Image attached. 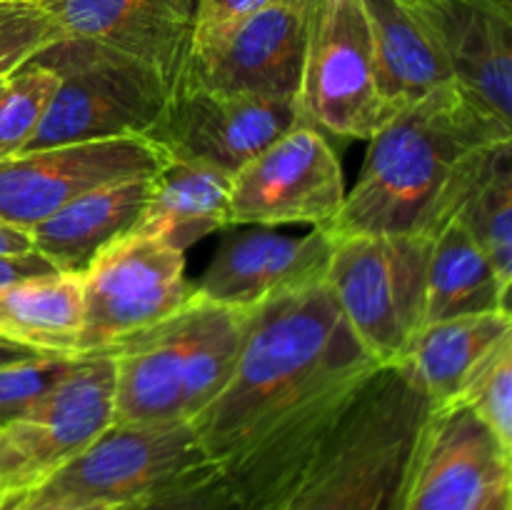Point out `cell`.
<instances>
[{"label":"cell","instance_id":"4","mask_svg":"<svg viewBox=\"0 0 512 510\" xmlns=\"http://www.w3.org/2000/svg\"><path fill=\"white\" fill-rule=\"evenodd\" d=\"M33 60L53 70L58 85L20 153L143 138L170 98V85L153 68L93 40L63 35Z\"/></svg>","mask_w":512,"mask_h":510},{"label":"cell","instance_id":"8","mask_svg":"<svg viewBox=\"0 0 512 510\" xmlns=\"http://www.w3.org/2000/svg\"><path fill=\"white\" fill-rule=\"evenodd\" d=\"M83 328L78 355L103 353L130 335L163 323L193 295L185 253L148 233H130L80 275Z\"/></svg>","mask_w":512,"mask_h":510},{"label":"cell","instance_id":"37","mask_svg":"<svg viewBox=\"0 0 512 510\" xmlns=\"http://www.w3.org/2000/svg\"><path fill=\"white\" fill-rule=\"evenodd\" d=\"M28 510H123L113 505H45V508H28Z\"/></svg>","mask_w":512,"mask_h":510},{"label":"cell","instance_id":"15","mask_svg":"<svg viewBox=\"0 0 512 510\" xmlns=\"http://www.w3.org/2000/svg\"><path fill=\"white\" fill-rule=\"evenodd\" d=\"M438 45L455 90L512 125V8L495 0H405Z\"/></svg>","mask_w":512,"mask_h":510},{"label":"cell","instance_id":"35","mask_svg":"<svg viewBox=\"0 0 512 510\" xmlns=\"http://www.w3.org/2000/svg\"><path fill=\"white\" fill-rule=\"evenodd\" d=\"M473 510H512V478L495 485Z\"/></svg>","mask_w":512,"mask_h":510},{"label":"cell","instance_id":"10","mask_svg":"<svg viewBox=\"0 0 512 510\" xmlns=\"http://www.w3.org/2000/svg\"><path fill=\"white\" fill-rule=\"evenodd\" d=\"M110 353L80 355L33 408L0 430V495L33 488L113 425Z\"/></svg>","mask_w":512,"mask_h":510},{"label":"cell","instance_id":"2","mask_svg":"<svg viewBox=\"0 0 512 510\" xmlns=\"http://www.w3.org/2000/svg\"><path fill=\"white\" fill-rule=\"evenodd\" d=\"M512 138V125L475 108L458 90H438L395 113L368 140L353 190L325 233L425 235L453 220L475 160Z\"/></svg>","mask_w":512,"mask_h":510},{"label":"cell","instance_id":"12","mask_svg":"<svg viewBox=\"0 0 512 510\" xmlns=\"http://www.w3.org/2000/svg\"><path fill=\"white\" fill-rule=\"evenodd\" d=\"M300 118V98L173 90L143 138L165 158L203 163L235 175Z\"/></svg>","mask_w":512,"mask_h":510},{"label":"cell","instance_id":"26","mask_svg":"<svg viewBox=\"0 0 512 510\" xmlns=\"http://www.w3.org/2000/svg\"><path fill=\"white\" fill-rule=\"evenodd\" d=\"M198 300V328L185 360L183 420H193L203 413L230 383L245 330V310Z\"/></svg>","mask_w":512,"mask_h":510},{"label":"cell","instance_id":"23","mask_svg":"<svg viewBox=\"0 0 512 510\" xmlns=\"http://www.w3.org/2000/svg\"><path fill=\"white\" fill-rule=\"evenodd\" d=\"M510 288L470 238L468 230L450 220L433 238L428 263L425 325L458 315L510 313Z\"/></svg>","mask_w":512,"mask_h":510},{"label":"cell","instance_id":"31","mask_svg":"<svg viewBox=\"0 0 512 510\" xmlns=\"http://www.w3.org/2000/svg\"><path fill=\"white\" fill-rule=\"evenodd\" d=\"M123 510H240L235 500L233 488L225 480L223 468L213 465L205 473L193 475L183 483L173 485L168 490L138 500L133 505H125Z\"/></svg>","mask_w":512,"mask_h":510},{"label":"cell","instance_id":"7","mask_svg":"<svg viewBox=\"0 0 512 510\" xmlns=\"http://www.w3.org/2000/svg\"><path fill=\"white\" fill-rule=\"evenodd\" d=\"M318 0H268L255 13L195 35L175 90L298 98Z\"/></svg>","mask_w":512,"mask_h":510},{"label":"cell","instance_id":"28","mask_svg":"<svg viewBox=\"0 0 512 510\" xmlns=\"http://www.w3.org/2000/svg\"><path fill=\"white\" fill-rule=\"evenodd\" d=\"M458 403L473 410L512 453V333L475 368Z\"/></svg>","mask_w":512,"mask_h":510},{"label":"cell","instance_id":"14","mask_svg":"<svg viewBox=\"0 0 512 510\" xmlns=\"http://www.w3.org/2000/svg\"><path fill=\"white\" fill-rule=\"evenodd\" d=\"M512 478V453L463 403L428 415L400 510H473Z\"/></svg>","mask_w":512,"mask_h":510},{"label":"cell","instance_id":"20","mask_svg":"<svg viewBox=\"0 0 512 510\" xmlns=\"http://www.w3.org/2000/svg\"><path fill=\"white\" fill-rule=\"evenodd\" d=\"M363 5L373 35L375 88L388 118L453 85L438 45L405 0H363Z\"/></svg>","mask_w":512,"mask_h":510},{"label":"cell","instance_id":"25","mask_svg":"<svg viewBox=\"0 0 512 510\" xmlns=\"http://www.w3.org/2000/svg\"><path fill=\"white\" fill-rule=\"evenodd\" d=\"M458 220L480 245L498 273L500 283H512V138L488 145L475 160L468 185L460 195Z\"/></svg>","mask_w":512,"mask_h":510},{"label":"cell","instance_id":"1","mask_svg":"<svg viewBox=\"0 0 512 510\" xmlns=\"http://www.w3.org/2000/svg\"><path fill=\"white\" fill-rule=\"evenodd\" d=\"M373 368L378 363L355 338L323 278L245 310L233 378L188 423L210 458L223 463L273 420Z\"/></svg>","mask_w":512,"mask_h":510},{"label":"cell","instance_id":"17","mask_svg":"<svg viewBox=\"0 0 512 510\" xmlns=\"http://www.w3.org/2000/svg\"><path fill=\"white\" fill-rule=\"evenodd\" d=\"M68 38L93 40L153 68L170 93L195 35V0H35Z\"/></svg>","mask_w":512,"mask_h":510},{"label":"cell","instance_id":"19","mask_svg":"<svg viewBox=\"0 0 512 510\" xmlns=\"http://www.w3.org/2000/svg\"><path fill=\"white\" fill-rule=\"evenodd\" d=\"M150 178L120 180L78 195L28 230L33 250L58 273L80 278L103 250L138 230Z\"/></svg>","mask_w":512,"mask_h":510},{"label":"cell","instance_id":"22","mask_svg":"<svg viewBox=\"0 0 512 510\" xmlns=\"http://www.w3.org/2000/svg\"><path fill=\"white\" fill-rule=\"evenodd\" d=\"M512 333V313L458 315L420 328L400 363L435 408L458 403L465 383L490 350Z\"/></svg>","mask_w":512,"mask_h":510},{"label":"cell","instance_id":"38","mask_svg":"<svg viewBox=\"0 0 512 510\" xmlns=\"http://www.w3.org/2000/svg\"><path fill=\"white\" fill-rule=\"evenodd\" d=\"M5 83H8V78H0V95H3V90H5Z\"/></svg>","mask_w":512,"mask_h":510},{"label":"cell","instance_id":"27","mask_svg":"<svg viewBox=\"0 0 512 510\" xmlns=\"http://www.w3.org/2000/svg\"><path fill=\"white\" fill-rule=\"evenodd\" d=\"M53 70L30 58L8 75L0 95V160L18 155L43 120L45 108L55 93Z\"/></svg>","mask_w":512,"mask_h":510},{"label":"cell","instance_id":"3","mask_svg":"<svg viewBox=\"0 0 512 510\" xmlns=\"http://www.w3.org/2000/svg\"><path fill=\"white\" fill-rule=\"evenodd\" d=\"M433 408L403 363L375 368L273 510H400Z\"/></svg>","mask_w":512,"mask_h":510},{"label":"cell","instance_id":"5","mask_svg":"<svg viewBox=\"0 0 512 510\" xmlns=\"http://www.w3.org/2000/svg\"><path fill=\"white\" fill-rule=\"evenodd\" d=\"M215 463L188 420L118 425L98 435L75 458L33 488L0 495V510L45 505H113L125 508L168 490Z\"/></svg>","mask_w":512,"mask_h":510},{"label":"cell","instance_id":"9","mask_svg":"<svg viewBox=\"0 0 512 510\" xmlns=\"http://www.w3.org/2000/svg\"><path fill=\"white\" fill-rule=\"evenodd\" d=\"M300 108L340 140H370L385 123L363 0H318L305 50Z\"/></svg>","mask_w":512,"mask_h":510},{"label":"cell","instance_id":"21","mask_svg":"<svg viewBox=\"0 0 512 510\" xmlns=\"http://www.w3.org/2000/svg\"><path fill=\"white\" fill-rule=\"evenodd\" d=\"M230 180L233 175L190 160L165 158L150 178L148 203L135 233H148L188 250L205 235L230 228Z\"/></svg>","mask_w":512,"mask_h":510},{"label":"cell","instance_id":"30","mask_svg":"<svg viewBox=\"0 0 512 510\" xmlns=\"http://www.w3.org/2000/svg\"><path fill=\"white\" fill-rule=\"evenodd\" d=\"M80 355L40 353L18 363L0 365V430L18 420L40 395L75 368Z\"/></svg>","mask_w":512,"mask_h":510},{"label":"cell","instance_id":"24","mask_svg":"<svg viewBox=\"0 0 512 510\" xmlns=\"http://www.w3.org/2000/svg\"><path fill=\"white\" fill-rule=\"evenodd\" d=\"M83 293L78 275H45L0 290V340L35 353L78 355Z\"/></svg>","mask_w":512,"mask_h":510},{"label":"cell","instance_id":"18","mask_svg":"<svg viewBox=\"0 0 512 510\" xmlns=\"http://www.w3.org/2000/svg\"><path fill=\"white\" fill-rule=\"evenodd\" d=\"M200 300L163 323L110 345L113 355V423L158 425L183 420L185 360L198 328Z\"/></svg>","mask_w":512,"mask_h":510},{"label":"cell","instance_id":"13","mask_svg":"<svg viewBox=\"0 0 512 510\" xmlns=\"http://www.w3.org/2000/svg\"><path fill=\"white\" fill-rule=\"evenodd\" d=\"M165 155L145 138L30 150L0 160V223L30 230L88 190L150 178Z\"/></svg>","mask_w":512,"mask_h":510},{"label":"cell","instance_id":"34","mask_svg":"<svg viewBox=\"0 0 512 510\" xmlns=\"http://www.w3.org/2000/svg\"><path fill=\"white\" fill-rule=\"evenodd\" d=\"M30 250H33V240L28 230L0 223V253H30Z\"/></svg>","mask_w":512,"mask_h":510},{"label":"cell","instance_id":"6","mask_svg":"<svg viewBox=\"0 0 512 510\" xmlns=\"http://www.w3.org/2000/svg\"><path fill=\"white\" fill-rule=\"evenodd\" d=\"M433 238L355 233L333 238L325 283L378 365L400 363L425 325Z\"/></svg>","mask_w":512,"mask_h":510},{"label":"cell","instance_id":"16","mask_svg":"<svg viewBox=\"0 0 512 510\" xmlns=\"http://www.w3.org/2000/svg\"><path fill=\"white\" fill-rule=\"evenodd\" d=\"M333 238L313 228L285 235L268 225H250L248 233L225 235L193 285V295L225 308L248 310L288 290L318 283L328 270Z\"/></svg>","mask_w":512,"mask_h":510},{"label":"cell","instance_id":"36","mask_svg":"<svg viewBox=\"0 0 512 510\" xmlns=\"http://www.w3.org/2000/svg\"><path fill=\"white\" fill-rule=\"evenodd\" d=\"M33 355H40V353H35V350H30V348H23V345L5 343V340H0V365L18 363V360H28V358H33Z\"/></svg>","mask_w":512,"mask_h":510},{"label":"cell","instance_id":"11","mask_svg":"<svg viewBox=\"0 0 512 510\" xmlns=\"http://www.w3.org/2000/svg\"><path fill=\"white\" fill-rule=\"evenodd\" d=\"M340 160L308 118L255 155L230 180V225L325 228L345 203Z\"/></svg>","mask_w":512,"mask_h":510},{"label":"cell","instance_id":"29","mask_svg":"<svg viewBox=\"0 0 512 510\" xmlns=\"http://www.w3.org/2000/svg\"><path fill=\"white\" fill-rule=\"evenodd\" d=\"M63 38V30L35 0H0V78Z\"/></svg>","mask_w":512,"mask_h":510},{"label":"cell","instance_id":"32","mask_svg":"<svg viewBox=\"0 0 512 510\" xmlns=\"http://www.w3.org/2000/svg\"><path fill=\"white\" fill-rule=\"evenodd\" d=\"M265 3L268 0H195V35L225 28V25L255 13Z\"/></svg>","mask_w":512,"mask_h":510},{"label":"cell","instance_id":"33","mask_svg":"<svg viewBox=\"0 0 512 510\" xmlns=\"http://www.w3.org/2000/svg\"><path fill=\"white\" fill-rule=\"evenodd\" d=\"M55 273L58 270L35 250H30V253H0V290L8 288V285L23 283V280L45 278V275Z\"/></svg>","mask_w":512,"mask_h":510}]
</instances>
